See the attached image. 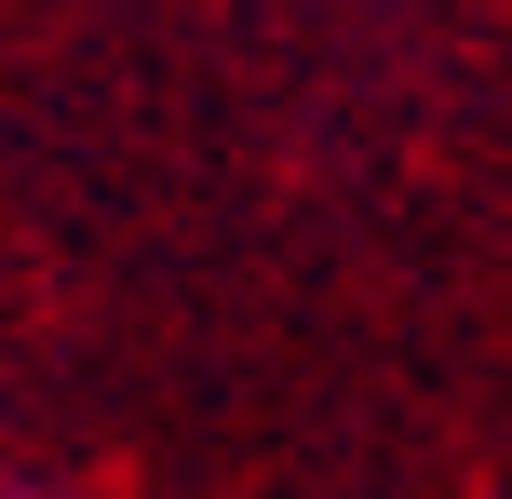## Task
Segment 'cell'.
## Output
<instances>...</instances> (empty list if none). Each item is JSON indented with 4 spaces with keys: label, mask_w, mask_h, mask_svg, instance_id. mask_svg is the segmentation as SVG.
Returning <instances> with one entry per match:
<instances>
[{
    "label": "cell",
    "mask_w": 512,
    "mask_h": 499,
    "mask_svg": "<svg viewBox=\"0 0 512 499\" xmlns=\"http://www.w3.org/2000/svg\"><path fill=\"white\" fill-rule=\"evenodd\" d=\"M0 499H14V486H0Z\"/></svg>",
    "instance_id": "1"
}]
</instances>
